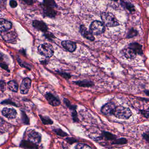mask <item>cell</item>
I'll return each mask as SVG.
<instances>
[{
  "label": "cell",
  "mask_w": 149,
  "mask_h": 149,
  "mask_svg": "<svg viewBox=\"0 0 149 149\" xmlns=\"http://www.w3.org/2000/svg\"><path fill=\"white\" fill-rule=\"evenodd\" d=\"M27 137L28 141L36 144H40L41 141V135L39 133L34 130L28 131Z\"/></svg>",
  "instance_id": "cell-5"
},
{
  "label": "cell",
  "mask_w": 149,
  "mask_h": 149,
  "mask_svg": "<svg viewBox=\"0 0 149 149\" xmlns=\"http://www.w3.org/2000/svg\"><path fill=\"white\" fill-rule=\"evenodd\" d=\"M45 96L49 103L53 106H58L61 103L60 100L51 93H47Z\"/></svg>",
  "instance_id": "cell-10"
},
{
  "label": "cell",
  "mask_w": 149,
  "mask_h": 149,
  "mask_svg": "<svg viewBox=\"0 0 149 149\" xmlns=\"http://www.w3.org/2000/svg\"><path fill=\"white\" fill-rule=\"evenodd\" d=\"M122 51L124 56L128 59H134L137 56V53L130 47L124 49Z\"/></svg>",
  "instance_id": "cell-16"
},
{
  "label": "cell",
  "mask_w": 149,
  "mask_h": 149,
  "mask_svg": "<svg viewBox=\"0 0 149 149\" xmlns=\"http://www.w3.org/2000/svg\"><path fill=\"white\" fill-rule=\"evenodd\" d=\"M74 82L76 85L84 87H90L94 85V83L88 80L78 81Z\"/></svg>",
  "instance_id": "cell-20"
},
{
  "label": "cell",
  "mask_w": 149,
  "mask_h": 149,
  "mask_svg": "<svg viewBox=\"0 0 149 149\" xmlns=\"http://www.w3.org/2000/svg\"><path fill=\"white\" fill-rule=\"evenodd\" d=\"M112 115L120 119H128L132 115V112L128 108L118 106L114 108Z\"/></svg>",
  "instance_id": "cell-1"
},
{
  "label": "cell",
  "mask_w": 149,
  "mask_h": 149,
  "mask_svg": "<svg viewBox=\"0 0 149 149\" xmlns=\"http://www.w3.org/2000/svg\"><path fill=\"white\" fill-rule=\"evenodd\" d=\"M64 102L65 104L67 106V107L71 110V111H73V110H76V108H77V106H75V105H73L71 104V102H70L69 100L67 99H65L64 100Z\"/></svg>",
  "instance_id": "cell-28"
},
{
  "label": "cell",
  "mask_w": 149,
  "mask_h": 149,
  "mask_svg": "<svg viewBox=\"0 0 149 149\" xmlns=\"http://www.w3.org/2000/svg\"><path fill=\"white\" fill-rule=\"evenodd\" d=\"M138 34V32L137 30L134 29H131L127 34V38H132L135 36H137Z\"/></svg>",
  "instance_id": "cell-30"
},
{
  "label": "cell",
  "mask_w": 149,
  "mask_h": 149,
  "mask_svg": "<svg viewBox=\"0 0 149 149\" xmlns=\"http://www.w3.org/2000/svg\"><path fill=\"white\" fill-rule=\"evenodd\" d=\"M101 18L104 24L108 27H114L119 25L117 20L112 14L103 13L101 15Z\"/></svg>",
  "instance_id": "cell-2"
},
{
  "label": "cell",
  "mask_w": 149,
  "mask_h": 149,
  "mask_svg": "<svg viewBox=\"0 0 149 149\" xmlns=\"http://www.w3.org/2000/svg\"><path fill=\"white\" fill-rule=\"evenodd\" d=\"M9 4H10V6L12 8H15L17 7V6H18V4H17V2L15 0H11V1H10Z\"/></svg>",
  "instance_id": "cell-40"
},
{
  "label": "cell",
  "mask_w": 149,
  "mask_h": 149,
  "mask_svg": "<svg viewBox=\"0 0 149 149\" xmlns=\"http://www.w3.org/2000/svg\"><path fill=\"white\" fill-rule=\"evenodd\" d=\"M4 61H5V58H4V55H3L2 53H0V67L4 69L9 71L8 65Z\"/></svg>",
  "instance_id": "cell-23"
},
{
  "label": "cell",
  "mask_w": 149,
  "mask_h": 149,
  "mask_svg": "<svg viewBox=\"0 0 149 149\" xmlns=\"http://www.w3.org/2000/svg\"><path fill=\"white\" fill-rule=\"evenodd\" d=\"M61 45L65 49L69 52H73L77 49V45L76 43L70 40L63 41L61 43Z\"/></svg>",
  "instance_id": "cell-11"
},
{
  "label": "cell",
  "mask_w": 149,
  "mask_h": 149,
  "mask_svg": "<svg viewBox=\"0 0 149 149\" xmlns=\"http://www.w3.org/2000/svg\"><path fill=\"white\" fill-rule=\"evenodd\" d=\"M21 119H22V121L24 124H29V119L26 113L23 111L21 113Z\"/></svg>",
  "instance_id": "cell-32"
},
{
  "label": "cell",
  "mask_w": 149,
  "mask_h": 149,
  "mask_svg": "<svg viewBox=\"0 0 149 149\" xmlns=\"http://www.w3.org/2000/svg\"><path fill=\"white\" fill-rule=\"evenodd\" d=\"M142 137H143V139H145L147 143H149V132H147V133H143V134H142Z\"/></svg>",
  "instance_id": "cell-39"
},
{
  "label": "cell",
  "mask_w": 149,
  "mask_h": 149,
  "mask_svg": "<svg viewBox=\"0 0 149 149\" xmlns=\"http://www.w3.org/2000/svg\"><path fill=\"white\" fill-rule=\"evenodd\" d=\"M122 3H123V6H124L130 12H132L135 11L134 6H133L132 4H130V3H129V2H123Z\"/></svg>",
  "instance_id": "cell-29"
},
{
  "label": "cell",
  "mask_w": 149,
  "mask_h": 149,
  "mask_svg": "<svg viewBox=\"0 0 149 149\" xmlns=\"http://www.w3.org/2000/svg\"><path fill=\"white\" fill-rule=\"evenodd\" d=\"M33 25L35 29L46 32H47L48 27L44 22L40 21L35 20L33 21Z\"/></svg>",
  "instance_id": "cell-13"
},
{
  "label": "cell",
  "mask_w": 149,
  "mask_h": 149,
  "mask_svg": "<svg viewBox=\"0 0 149 149\" xmlns=\"http://www.w3.org/2000/svg\"><path fill=\"white\" fill-rule=\"evenodd\" d=\"M141 114L143 116L146 118L148 119L149 117V109H146V110H141L140 111Z\"/></svg>",
  "instance_id": "cell-36"
},
{
  "label": "cell",
  "mask_w": 149,
  "mask_h": 149,
  "mask_svg": "<svg viewBox=\"0 0 149 149\" xmlns=\"http://www.w3.org/2000/svg\"><path fill=\"white\" fill-rule=\"evenodd\" d=\"M2 103H7V104H12V105H15V104L14 103V102H12L11 101L9 100H6L5 101L3 102H2Z\"/></svg>",
  "instance_id": "cell-43"
},
{
  "label": "cell",
  "mask_w": 149,
  "mask_h": 149,
  "mask_svg": "<svg viewBox=\"0 0 149 149\" xmlns=\"http://www.w3.org/2000/svg\"><path fill=\"white\" fill-rule=\"evenodd\" d=\"M53 131L54 132V133H56V135L61 137H65L69 136L68 133H67L60 128H54L53 130Z\"/></svg>",
  "instance_id": "cell-24"
},
{
  "label": "cell",
  "mask_w": 149,
  "mask_h": 149,
  "mask_svg": "<svg viewBox=\"0 0 149 149\" xmlns=\"http://www.w3.org/2000/svg\"><path fill=\"white\" fill-rule=\"evenodd\" d=\"M23 1L25 2L26 4L29 5H33V0H23Z\"/></svg>",
  "instance_id": "cell-41"
},
{
  "label": "cell",
  "mask_w": 149,
  "mask_h": 149,
  "mask_svg": "<svg viewBox=\"0 0 149 149\" xmlns=\"http://www.w3.org/2000/svg\"><path fill=\"white\" fill-rule=\"evenodd\" d=\"M75 149H92L91 146L84 143H78L75 146Z\"/></svg>",
  "instance_id": "cell-27"
},
{
  "label": "cell",
  "mask_w": 149,
  "mask_h": 149,
  "mask_svg": "<svg viewBox=\"0 0 149 149\" xmlns=\"http://www.w3.org/2000/svg\"><path fill=\"white\" fill-rule=\"evenodd\" d=\"M58 73H59L60 75L62 77H63V78H64V79H70V78L71 77V75H70V74L66 73V72H60V71H59Z\"/></svg>",
  "instance_id": "cell-35"
},
{
  "label": "cell",
  "mask_w": 149,
  "mask_h": 149,
  "mask_svg": "<svg viewBox=\"0 0 149 149\" xmlns=\"http://www.w3.org/2000/svg\"><path fill=\"white\" fill-rule=\"evenodd\" d=\"M117 138L116 135L109 132L103 131L102 133L101 137L96 138V139H100L104 138L107 141H113Z\"/></svg>",
  "instance_id": "cell-15"
},
{
  "label": "cell",
  "mask_w": 149,
  "mask_h": 149,
  "mask_svg": "<svg viewBox=\"0 0 149 149\" xmlns=\"http://www.w3.org/2000/svg\"><path fill=\"white\" fill-rule=\"evenodd\" d=\"M71 116L73 122H75V123H78L79 122V120L78 117V113H77L76 110L72 111Z\"/></svg>",
  "instance_id": "cell-31"
},
{
  "label": "cell",
  "mask_w": 149,
  "mask_h": 149,
  "mask_svg": "<svg viewBox=\"0 0 149 149\" xmlns=\"http://www.w3.org/2000/svg\"><path fill=\"white\" fill-rule=\"evenodd\" d=\"M45 36H46V38L48 39H49V40H52L53 39V38H54V36H53V34H52L50 32H45Z\"/></svg>",
  "instance_id": "cell-38"
},
{
  "label": "cell",
  "mask_w": 149,
  "mask_h": 149,
  "mask_svg": "<svg viewBox=\"0 0 149 149\" xmlns=\"http://www.w3.org/2000/svg\"><path fill=\"white\" fill-rule=\"evenodd\" d=\"M42 124L44 125H52L53 122L51 119L48 117H43V116H40Z\"/></svg>",
  "instance_id": "cell-26"
},
{
  "label": "cell",
  "mask_w": 149,
  "mask_h": 149,
  "mask_svg": "<svg viewBox=\"0 0 149 149\" xmlns=\"http://www.w3.org/2000/svg\"><path fill=\"white\" fill-rule=\"evenodd\" d=\"M12 27L11 22L3 19H0V32H4L10 30Z\"/></svg>",
  "instance_id": "cell-14"
},
{
  "label": "cell",
  "mask_w": 149,
  "mask_h": 149,
  "mask_svg": "<svg viewBox=\"0 0 149 149\" xmlns=\"http://www.w3.org/2000/svg\"><path fill=\"white\" fill-rule=\"evenodd\" d=\"M65 140L67 143L71 145L78 142V139L74 137H67L65 139Z\"/></svg>",
  "instance_id": "cell-34"
},
{
  "label": "cell",
  "mask_w": 149,
  "mask_h": 149,
  "mask_svg": "<svg viewBox=\"0 0 149 149\" xmlns=\"http://www.w3.org/2000/svg\"><path fill=\"white\" fill-rule=\"evenodd\" d=\"M112 1H117L118 0H112Z\"/></svg>",
  "instance_id": "cell-44"
},
{
  "label": "cell",
  "mask_w": 149,
  "mask_h": 149,
  "mask_svg": "<svg viewBox=\"0 0 149 149\" xmlns=\"http://www.w3.org/2000/svg\"><path fill=\"white\" fill-rule=\"evenodd\" d=\"M18 83L14 80H12L9 81L8 83V89L13 92L16 93L18 90Z\"/></svg>",
  "instance_id": "cell-19"
},
{
  "label": "cell",
  "mask_w": 149,
  "mask_h": 149,
  "mask_svg": "<svg viewBox=\"0 0 149 149\" xmlns=\"http://www.w3.org/2000/svg\"><path fill=\"white\" fill-rule=\"evenodd\" d=\"M80 32L82 36L85 38L91 41H94V37L93 35L91 33L90 31H88L87 30L85 26H80Z\"/></svg>",
  "instance_id": "cell-12"
},
{
  "label": "cell",
  "mask_w": 149,
  "mask_h": 149,
  "mask_svg": "<svg viewBox=\"0 0 149 149\" xmlns=\"http://www.w3.org/2000/svg\"><path fill=\"white\" fill-rule=\"evenodd\" d=\"M116 107L115 104L112 102H109L103 106L101 109V112L104 115L111 116L112 115L113 110Z\"/></svg>",
  "instance_id": "cell-9"
},
{
  "label": "cell",
  "mask_w": 149,
  "mask_h": 149,
  "mask_svg": "<svg viewBox=\"0 0 149 149\" xmlns=\"http://www.w3.org/2000/svg\"><path fill=\"white\" fill-rule=\"evenodd\" d=\"M18 62H19V64L20 65L21 67H24V68H27V69H30V65H29L28 64L26 63V62H23L22 60H21V59H20V58H18Z\"/></svg>",
  "instance_id": "cell-33"
},
{
  "label": "cell",
  "mask_w": 149,
  "mask_h": 149,
  "mask_svg": "<svg viewBox=\"0 0 149 149\" xmlns=\"http://www.w3.org/2000/svg\"><path fill=\"white\" fill-rule=\"evenodd\" d=\"M1 34L4 41L7 43H12L16 40L17 38V34L13 31L1 32Z\"/></svg>",
  "instance_id": "cell-6"
},
{
  "label": "cell",
  "mask_w": 149,
  "mask_h": 149,
  "mask_svg": "<svg viewBox=\"0 0 149 149\" xmlns=\"http://www.w3.org/2000/svg\"><path fill=\"white\" fill-rule=\"evenodd\" d=\"M1 113L4 117L9 119H15L17 117V111L14 108H5L2 110Z\"/></svg>",
  "instance_id": "cell-8"
},
{
  "label": "cell",
  "mask_w": 149,
  "mask_h": 149,
  "mask_svg": "<svg viewBox=\"0 0 149 149\" xmlns=\"http://www.w3.org/2000/svg\"><path fill=\"white\" fill-rule=\"evenodd\" d=\"M32 81L29 78H26L22 80L21 84L20 92L22 94H26L28 93L31 87Z\"/></svg>",
  "instance_id": "cell-7"
},
{
  "label": "cell",
  "mask_w": 149,
  "mask_h": 149,
  "mask_svg": "<svg viewBox=\"0 0 149 149\" xmlns=\"http://www.w3.org/2000/svg\"><path fill=\"white\" fill-rule=\"evenodd\" d=\"M43 4L46 8H53L57 7V5L54 0H44Z\"/></svg>",
  "instance_id": "cell-25"
},
{
  "label": "cell",
  "mask_w": 149,
  "mask_h": 149,
  "mask_svg": "<svg viewBox=\"0 0 149 149\" xmlns=\"http://www.w3.org/2000/svg\"><path fill=\"white\" fill-rule=\"evenodd\" d=\"M38 51L40 55L47 58L51 57L54 54V50L52 45L48 43L42 44L39 45Z\"/></svg>",
  "instance_id": "cell-3"
},
{
  "label": "cell",
  "mask_w": 149,
  "mask_h": 149,
  "mask_svg": "<svg viewBox=\"0 0 149 149\" xmlns=\"http://www.w3.org/2000/svg\"><path fill=\"white\" fill-rule=\"evenodd\" d=\"M129 47L134 50L137 54H139V55L143 54L142 45L138 43H132L130 44L129 45Z\"/></svg>",
  "instance_id": "cell-18"
},
{
  "label": "cell",
  "mask_w": 149,
  "mask_h": 149,
  "mask_svg": "<svg viewBox=\"0 0 149 149\" xmlns=\"http://www.w3.org/2000/svg\"><path fill=\"white\" fill-rule=\"evenodd\" d=\"M44 12L46 16L50 18L55 17L57 14L56 11L52 8L46 7V9H44Z\"/></svg>",
  "instance_id": "cell-21"
},
{
  "label": "cell",
  "mask_w": 149,
  "mask_h": 149,
  "mask_svg": "<svg viewBox=\"0 0 149 149\" xmlns=\"http://www.w3.org/2000/svg\"><path fill=\"white\" fill-rule=\"evenodd\" d=\"M128 143V140L125 138H117L116 139L112 141V145H124Z\"/></svg>",
  "instance_id": "cell-22"
},
{
  "label": "cell",
  "mask_w": 149,
  "mask_h": 149,
  "mask_svg": "<svg viewBox=\"0 0 149 149\" xmlns=\"http://www.w3.org/2000/svg\"><path fill=\"white\" fill-rule=\"evenodd\" d=\"M7 0H0V5L1 7H4L6 6Z\"/></svg>",
  "instance_id": "cell-42"
},
{
  "label": "cell",
  "mask_w": 149,
  "mask_h": 149,
  "mask_svg": "<svg viewBox=\"0 0 149 149\" xmlns=\"http://www.w3.org/2000/svg\"><path fill=\"white\" fill-rule=\"evenodd\" d=\"M104 25L102 22L95 21L92 22L90 26V32L93 35H99L104 32Z\"/></svg>",
  "instance_id": "cell-4"
},
{
  "label": "cell",
  "mask_w": 149,
  "mask_h": 149,
  "mask_svg": "<svg viewBox=\"0 0 149 149\" xmlns=\"http://www.w3.org/2000/svg\"><path fill=\"white\" fill-rule=\"evenodd\" d=\"M20 146L26 149H38V146L36 144L29 141L24 140L21 144Z\"/></svg>",
  "instance_id": "cell-17"
},
{
  "label": "cell",
  "mask_w": 149,
  "mask_h": 149,
  "mask_svg": "<svg viewBox=\"0 0 149 149\" xmlns=\"http://www.w3.org/2000/svg\"><path fill=\"white\" fill-rule=\"evenodd\" d=\"M6 83L4 81H0V88L2 92H4L6 90Z\"/></svg>",
  "instance_id": "cell-37"
}]
</instances>
